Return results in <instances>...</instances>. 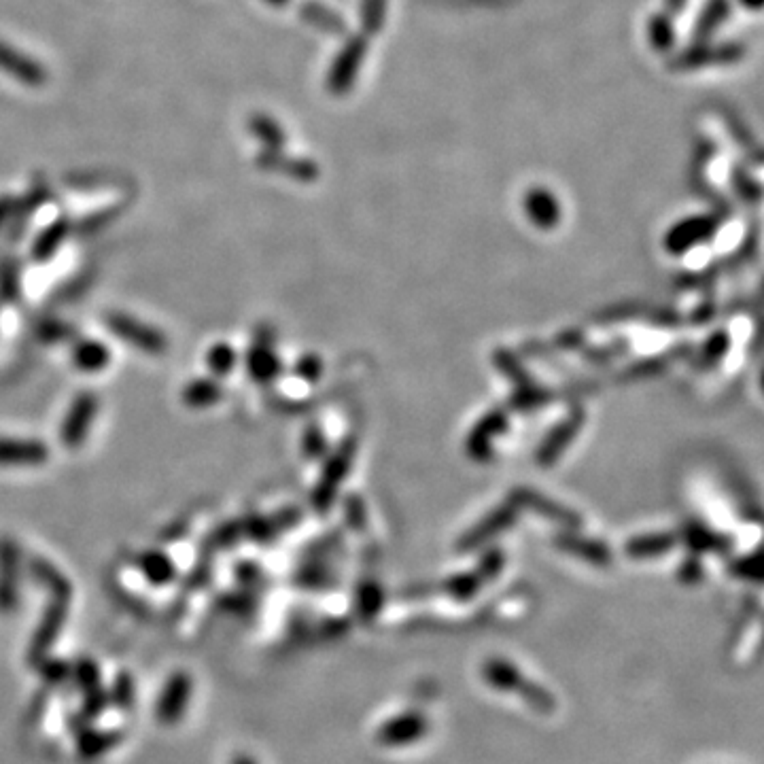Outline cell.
<instances>
[{"instance_id": "cell-1", "label": "cell", "mask_w": 764, "mask_h": 764, "mask_svg": "<svg viewBox=\"0 0 764 764\" xmlns=\"http://www.w3.org/2000/svg\"><path fill=\"white\" fill-rule=\"evenodd\" d=\"M482 677L486 686H491L499 692H514L518 694V699L527 703L533 711H537V714L542 716H550L557 711L559 703H557V697L554 694L542 686L537 684L535 680H531V677H527L523 671H520L514 663L506 661V658L501 656H493V658H486L484 665H482Z\"/></svg>"}, {"instance_id": "cell-2", "label": "cell", "mask_w": 764, "mask_h": 764, "mask_svg": "<svg viewBox=\"0 0 764 764\" xmlns=\"http://www.w3.org/2000/svg\"><path fill=\"white\" fill-rule=\"evenodd\" d=\"M745 58V45L739 41H692L669 58L673 73L703 71L707 66H733Z\"/></svg>"}, {"instance_id": "cell-3", "label": "cell", "mask_w": 764, "mask_h": 764, "mask_svg": "<svg viewBox=\"0 0 764 764\" xmlns=\"http://www.w3.org/2000/svg\"><path fill=\"white\" fill-rule=\"evenodd\" d=\"M368 56L366 34H351L336 54L327 73V90L334 96H346L357 83L363 60Z\"/></svg>"}, {"instance_id": "cell-4", "label": "cell", "mask_w": 764, "mask_h": 764, "mask_svg": "<svg viewBox=\"0 0 764 764\" xmlns=\"http://www.w3.org/2000/svg\"><path fill=\"white\" fill-rule=\"evenodd\" d=\"M431 722L419 709L399 711L378 726L376 743L382 748H406L429 735Z\"/></svg>"}, {"instance_id": "cell-5", "label": "cell", "mask_w": 764, "mask_h": 764, "mask_svg": "<svg viewBox=\"0 0 764 764\" xmlns=\"http://www.w3.org/2000/svg\"><path fill=\"white\" fill-rule=\"evenodd\" d=\"M718 230V219L711 215L688 217L680 223H675L667 234V249L673 253L686 251L694 245H699L705 238L714 236Z\"/></svg>"}, {"instance_id": "cell-6", "label": "cell", "mask_w": 764, "mask_h": 764, "mask_svg": "<svg viewBox=\"0 0 764 764\" xmlns=\"http://www.w3.org/2000/svg\"><path fill=\"white\" fill-rule=\"evenodd\" d=\"M525 213L533 221V225L542 230H552L561 219L559 200L546 187H533L525 194Z\"/></svg>"}, {"instance_id": "cell-7", "label": "cell", "mask_w": 764, "mask_h": 764, "mask_svg": "<svg viewBox=\"0 0 764 764\" xmlns=\"http://www.w3.org/2000/svg\"><path fill=\"white\" fill-rule=\"evenodd\" d=\"M733 13L731 0H705L692 26V41H711Z\"/></svg>"}, {"instance_id": "cell-8", "label": "cell", "mask_w": 764, "mask_h": 764, "mask_svg": "<svg viewBox=\"0 0 764 764\" xmlns=\"http://www.w3.org/2000/svg\"><path fill=\"white\" fill-rule=\"evenodd\" d=\"M191 697V680L187 675L179 673L172 677L168 686L162 692V699L158 703V716L162 722L172 724L183 716V709L187 707Z\"/></svg>"}, {"instance_id": "cell-9", "label": "cell", "mask_w": 764, "mask_h": 764, "mask_svg": "<svg viewBox=\"0 0 764 764\" xmlns=\"http://www.w3.org/2000/svg\"><path fill=\"white\" fill-rule=\"evenodd\" d=\"M300 17L312 28L329 34V37L340 39V37H346V34H349V24H346L344 17L340 13H336L334 9H329L327 5L317 3V0H306V3H302Z\"/></svg>"}, {"instance_id": "cell-10", "label": "cell", "mask_w": 764, "mask_h": 764, "mask_svg": "<svg viewBox=\"0 0 764 764\" xmlns=\"http://www.w3.org/2000/svg\"><path fill=\"white\" fill-rule=\"evenodd\" d=\"M96 414V402L90 397H79L77 404L73 406L71 414L66 416L64 421V429H62V438H64V444L66 446H77L79 440L88 433L90 429V423L94 419Z\"/></svg>"}, {"instance_id": "cell-11", "label": "cell", "mask_w": 764, "mask_h": 764, "mask_svg": "<svg viewBox=\"0 0 764 764\" xmlns=\"http://www.w3.org/2000/svg\"><path fill=\"white\" fill-rule=\"evenodd\" d=\"M47 459V450L39 442L0 440V465H37Z\"/></svg>"}, {"instance_id": "cell-12", "label": "cell", "mask_w": 764, "mask_h": 764, "mask_svg": "<svg viewBox=\"0 0 764 764\" xmlns=\"http://www.w3.org/2000/svg\"><path fill=\"white\" fill-rule=\"evenodd\" d=\"M109 327L113 329L117 336L121 334L124 338H128L130 344H138L145 351H158V349H162V344H164L162 336L158 332H153V329L141 325L138 321L126 319V317H121V315L111 317Z\"/></svg>"}, {"instance_id": "cell-13", "label": "cell", "mask_w": 764, "mask_h": 764, "mask_svg": "<svg viewBox=\"0 0 764 764\" xmlns=\"http://www.w3.org/2000/svg\"><path fill=\"white\" fill-rule=\"evenodd\" d=\"M648 41L656 54H671L677 43V30L673 15L667 11H656L648 20Z\"/></svg>"}, {"instance_id": "cell-14", "label": "cell", "mask_w": 764, "mask_h": 764, "mask_svg": "<svg viewBox=\"0 0 764 764\" xmlns=\"http://www.w3.org/2000/svg\"><path fill=\"white\" fill-rule=\"evenodd\" d=\"M0 68L30 85H39L45 79V73L41 71V66L37 62L17 54V51H13L7 45H0Z\"/></svg>"}, {"instance_id": "cell-15", "label": "cell", "mask_w": 764, "mask_h": 764, "mask_svg": "<svg viewBox=\"0 0 764 764\" xmlns=\"http://www.w3.org/2000/svg\"><path fill=\"white\" fill-rule=\"evenodd\" d=\"M387 9H389V0H361V7H359L361 34H366V37H376V34H380V30L385 28V22H387Z\"/></svg>"}, {"instance_id": "cell-16", "label": "cell", "mask_w": 764, "mask_h": 764, "mask_svg": "<svg viewBox=\"0 0 764 764\" xmlns=\"http://www.w3.org/2000/svg\"><path fill=\"white\" fill-rule=\"evenodd\" d=\"M262 164L270 166V168H283L285 175H291L293 179H300V181H312V179H317V175H319V168L315 162L287 160V158H281V155H276V149H272V153L268 151L264 155Z\"/></svg>"}, {"instance_id": "cell-17", "label": "cell", "mask_w": 764, "mask_h": 764, "mask_svg": "<svg viewBox=\"0 0 764 764\" xmlns=\"http://www.w3.org/2000/svg\"><path fill=\"white\" fill-rule=\"evenodd\" d=\"M251 130L259 138V141L266 143L270 149H281L285 143V132L283 128L276 124L274 119L266 115H257L251 119Z\"/></svg>"}, {"instance_id": "cell-18", "label": "cell", "mask_w": 764, "mask_h": 764, "mask_svg": "<svg viewBox=\"0 0 764 764\" xmlns=\"http://www.w3.org/2000/svg\"><path fill=\"white\" fill-rule=\"evenodd\" d=\"M480 584H482V580H480L478 573H463V576L450 578L444 584V590H446L450 597H455L459 601H467V599H472L478 593Z\"/></svg>"}, {"instance_id": "cell-19", "label": "cell", "mask_w": 764, "mask_h": 764, "mask_svg": "<svg viewBox=\"0 0 764 764\" xmlns=\"http://www.w3.org/2000/svg\"><path fill=\"white\" fill-rule=\"evenodd\" d=\"M733 185H735L737 194H739L743 200L756 202V200L760 198V185H758V181L750 175L748 170H745V168L739 166V164L733 168Z\"/></svg>"}, {"instance_id": "cell-20", "label": "cell", "mask_w": 764, "mask_h": 764, "mask_svg": "<svg viewBox=\"0 0 764 764\" xmlns=\"http://www.w3.org/2000/svg\"><path fill=\"white\" fill-rule=\"evenodd\" d=\"M107 349L98 344H83L77 351V361L83 370H96L107 363Z\"/></svg>"}, {"instance_id": "cell-21", "label": "cell", "mask_w": 764, "mask_h": 764, "mask_svg": "<svg viewBox=\"0 0 764 764\" xmlns=\"http://www.w3.org/2000/svg\"><path fill=\"white\" fill-rule=\"evenodd\" d=\"M726 126H728V130H731V134L737 138V143L741 145V147H745V149H754L756 151V155H758V147L754 145V141H752V132H750V128H745V124H743V121H739V117H735V115H726Z\"/></svg>"}, {"instance_id": "cell-22", "label": "cell", "mask_w": 764, "mask_h": 764, "mask_svg": "<svg viewBox=\"0 0 764 764\" xmlns=\"http://www.w3.org/2000/svg\"><path fill=\"white\" fill-rule=\"evenodd\" d=\"M232 361H234L232 353H230V349H225V346H217L211 355V366L215 370H221V372L228 370L232 366Z\"/></svg>"}, {"instance_id": "cell-23", "label": "cell", "mask_w": 764, "mask_h": 764, "mask_svg": "<svg viewBox=\"0 0 764 764\" xmlns=\"http://www.w3.org/2000/svg\"><path fill=\"white\" fill-rule=\"evenodd\" d=\"M663 7L669 15H680L686 11L688 0H663Z\"/></svg>"}, {"instance_id": "cell-24", "label": "cell", "mask_w": 764, "mask_h": 764, "mask_svg": "<svg viewBox=\"0 0 764 764\" xmlns=\"http://www.w3.org/2000/svg\"><path fill=\"white\" fill-rule=\"evenodd\" d=\"M762 3H764V0H739V5H741L743 9H748V11H758V9H762Z\"/></svg>"}, {"instance_id": "cell-25", "label": "cell", "mask_w": 764, "mask_h": 764, "mask_svg": "<svg viewBox=\"0 0 764 764\" xmlns=\"http://www.w3.org/2000/svg\"><path fill=\"white\" fill-rule=\"evenodd\" d=\"M232 764H257V760H253V758L247 756V754H240V756H236V758L232 760Z\"/></svg>"}, {"instance_id": "cell-26", "label": "cell", "mask_w": 764, "mask_h": 764, "mask_svg": "<svg viewBox=\"0 0 764 764\" xmlns=\"http://www.w3.org/2000/svg\"><path fill=\"white\" fill-rule=\"evenodd\" d=\"M266 3L272 5V7H285V5L291 3V0H266Z\"/></svg>"}]
</instances>
